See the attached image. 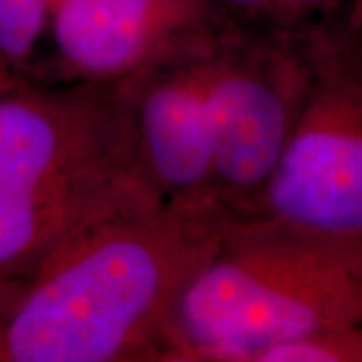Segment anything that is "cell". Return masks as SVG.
<instances>
[{"instance_id": "3", "label": "cell", "mask_w": 362, "mask_h": 362, "mask_svg": "<svg viewBox=\"0 0 362 362\" xmlns=\"http://www.w3.org/2000/svg\"><path fill=\"white\" fill-rule=\"evenodd\" d=\"M362 326V240L235 218L177 298L159 361L254 362L286 340Z\"/></svg>"}, {"instance_id": "1", "label": "cell", "mask_w": 362, "mask_h": 362, "mask_svg": "<svg viewBox=\"0 0 362 362\" xmlns=\"http://www.w3.org/2000/svg\"><path fill=\"white\" fill-rule=\"evenodd\" d=\"M233 220L216 202L159 197L93 223L0 312V362L159 361L177 298Z\"/></svg>"}, {"instance_id": "9", "label": "cell", "mask_w": 362, "mask_h": 362, "mask_svg": "<svg viewBox=\"0 0 362 362\" xmlns=\"http://www.w3.org/2000/svg\"><path fill=\"white\" fill-rule=\"evenodd\" d=\"M52 0H0V59L21 69L49 30Z\"/></svg>"}, {"instance_id": "4", "label": "cell", "mask_w": 362, "mask_h": 362, "mask_svg": "<svg viewBox=\"0 0 362 362\" xmlns=\"http://www.w3.org/2000/svg\"><path fill=\"white\" fill-rule=\"evenodd\" d=\"M308 87L247 218L362 240V26L304 40Z\"/></svg>"}, {"instance_id": "11", "label": "cell", "mask_w": 362, "mask_h": 362, "mask_svg": "<svg viewBox=\"0 0 362 362\" xmlns=\"http://www.w3.org/2000/svg\"><path fill=\"white\" fill-rule=\"evenodd\" d=\"M16 85H18V83H16V78H14V71L0 59V97H2L4 93H8L13 87H16Z\"/></svg>"}, {"instance_id": "12", "label": "cell", "mask_w": 362, "mask_h": 362, "mask_svg": "<svg viewBox=\"0 0 362 362\" xmlns=\"http://www.w3.org/2000/svg\"><path fill=\"white\" fill-rule=\"evenodd\" d=\"M2 308H4V298L0 296V312H2Z\"/></svg>"}, {"instance_id": "5", "label": "cell", "mask_w": 362, "mask_h": 362, "mask_svg": "<svg viewBox=\"0 0 362 362\" xmlns=\"http://www.w3.org/2000/svg\"><path fill=\"white\" fill-rule=\"evenodd\" d=\"M308 87L304 40L220 26L209 78L214 195L247 218L278 165Z\"/></svg>"}, {"instance_id": "10", "label": "cell", "mask_w": 362, "mask_h": 362, "mask_svg": "<svg viewBox=\"0 0 362 362\" xmlns=\"http://www.w3.org/2000/svg\"><path fill=\"white\" fill-rule=\"evenodd\" d=\"M254 362H362V326L286 340L262 350Z\"/></svg>"}, {"instance_id": "6", "label": "cell", "mask_w": 362, "mask_h": 362, "mask_svg": "<svg viewBox=\"0 0 362 362\" xmlns=\"http://www.w3.org/2000/svg\"><path fill=\"white\" fill-rule=\"evenodd\" d=\"M218 30L123 81L143 165L168 199L216 202L209 78ZM221 206V204H220Z\"/></svg>"}, {"instance_id": "2", "label": "cell", "mask_w": 362, "mask_h": 362, "mask_svg": "<svg viewBox=\"0 0 362 362\" xmlns=\"http://www.w3.org/2000/svg\"><path fill=\"white\" fill-rule=\"evenodd\" d=\"M121 83L0 97V296L93 223L156 202Z\"/></svg>"}, {"instance_id": "7", "label": "cell", "mask_w": 362, "mask_h": 362, "mask_svg": "<svg viewBox=\"0 0 362 362\" xmlns=\"http://www.w3.org/2000/svg\"><path fill=\"white\" fill-rule=\"evenodd\" d=\"M207 0H52L61 63L89 83H123L216 30Z\"/></svg>"}, {"instance_id": "8", "label": "cell", "mask_w": 362, "mask_h": 362, "mask_svg": "<svg viewBox=\"0 0 362 362\" xmlns=\"http://www.w3.org/2000/svg\"><path fill=\"white\" fill-rule=\"evenodd\" d=\"M221 26L306 40L362 26V0H207Z\"/></svg>"}]
</instances>
